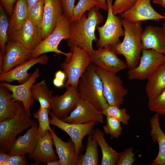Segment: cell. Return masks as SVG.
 Listing matches in <instances>:
<instances>
[{
	"mask_svg": "<svg viewBox=\"0 0 165 165\" xmlns=\"http://www.w3.org/2000/svg\"><path fill=\"white\" fill-rule=\"evenodd\" d=\"M31 93L34 101L39 103L40 107L50 110V99L52 92L49 89L45 79L34 84L31 88Z\"/></svg>",
	"mask_w": 165,
	"mask_h": 165,
	"instance_id": "30",
	"label": "cell"
},
{
	"mask_svg": "<svg viewBox=\"0 0 165 165\" xmlns=\"http://www.w3.org/2000/svg\"><path fill=\"white\" fill-rule=\"evenodd\" d=\"M62 6L63 14L70 20L75 6V0H61Z\"/></svg>",
	"mask_w": 165,
	"mask_h": 165,
	"instance_id": "41",
	"label": "cell"
},
{
	"mask_svg": "<svg viewBox=\"0 0 165 165\" xmlns=\"http://www.w3.org/2000/svg\"><path fill=\"white\" fill-rule=\"evenodd\" d=\"M53 145L52 138L49 130L43 137L39 138L34 151L29 154L28 156L35 161V165L41 163L46 164L49 162L57 160Z\"/></svg>",
	"mask_w": 165,
	"mask_h": 165,
	"instance_id": "22",
	"label": "cell"
},
{
	"mask_svg": "<svg viewBox=\"0 0 165 165\" xmlns=\"http://www.w3.org/2000/svg\"><path fill=\"white\" fill-rule=\"evenodd\" d=\"M121 20L124 30L123 41L110 47L117 55L125 57L127 68H133L138 65L142 53V21L133 22L122 18Z\"/></svg>",
	"mask_w": 165,
	"mask_h": 165,
	"instance_id": "2",
	"label": "cell"
},
{
	"mask_svg": "<svg viewBox=\"0 0 165 165\" xmlns=\"http://www.w3.org/2000/svg\"><path fill=\"white\" fill-rule=\"evenodd\" d=\"M32 58L31 51L19 42L9 40L4 55L0 51V73L7 72Z\"/></svg>",
	"mask_w": 165,
	"mask_h": 165,
	"instance_id": "11",
	"label": "cell"
},
{
	"mask_svg": "<svg viewBox=\"0 0 165 165\" xmlns=\"http://www.w3.org/2000/svg\"><path fill=\"white\" fill-rule=\"evenodd\" d=\"M9 38L31 51L43 40L40 28L28 17L20 29L9 35Z\"/></svg>",
	"mask_w": 165,
	"mask_h": 165,
	"instance_id": "13",
	"label": "cell"
},
{
	"mask_svg": "<svg viewBox=\"0 0 165 165\" xmlns=\"http://www.w3.org/2000/svg\"><path fill=\"white\" fill-rule=\"evenodd\" d=\"M98 143L93 132L88 135L86 150L84 154L78 156L77 165H98L99 160Z\"/></svg>",
	"mask_w": 165,
	"mask_h": 165,
	"instance_id": "29",
	"label": "cell"
},
{
	"mask_svg": "<svg viewBox=\"0 0 165 165\" xmlns=\"http://www.w3.org/2000/svg\"><path fill=\"white\" fill-rule=\"evenodd\" d=\"M99 9L96 6L84 13L80 18L71 22L70 35L67 40V46L70 48L78 46L85 49L90 55L94 50L93 41L97 42L95 28L103 21V17Z\"/></svg>",
	"mask_w": 165,
	"mask_h": 165,
	"instance_id": "1",
	"label": "cell"
},
{
	"mask_svg": "<svg viewBox=\"0 0 165 165\" xmlns=\"http://www.w3.org/2000/svg\"><path fill=\"white\" fill-rule=\"evenodd\" d=\"M149 110L161 115H165V88L156 98L148 100Z\"/></svg>",
	"mask_w": 165,
	"mask_h": 165,
	"instance_id": "37",
	"label": "cell"
},
{
	"mask_svg": "<svg viewBox=\"0 0 165 165\" xmlns=\"http://www.w3.org/2000/svg\"><path fill=\"white\" fill-rule=\"evenodd\" d=\"M103 116L101 112L94 106L80 99L69 115L61 119L71 123L82 124L92 121L103 123H104Z\"/></svg>",
	"mask_w": 165,
	"mask_h": 165,
	"instance_id": "16",
	"label": "cell"
},
{
	"mask_svg": "<svg viewBox=\"0 0 165 165\" xmlns=\"http://www.w3.org/2000/svg\"><path fill=\"white\" fill-rule=\"evenodd\" d=\"M141 42L142 50L151 49L165 55V34L162 28L146 26L142 32Z\"/></svg>",
	"mask_w": 165,
	"mask_h": 165,
	"instance_id": "21",
	"label": "cell"
},
{
	"mask_svg": "<svg viewBox=\"0 0 165 165\" xmlns=\"http://www.w3.org/2000/svg\"><path fill=\"white\" fill-rule=\"evenodd\" d=\"M41 0H26L28 5L34 4Z\"/></svg>",
	"mask_w": 165,
	"mask_h": 165,
	"instance_id": "48",
	"label": "cell"
},
{
	"mask_svg": "<svg viewBox=\"0 0 165 165\" xmlns=\"http://www.w3.org/2000/svg\"><path fill=\"white\" fill-rule=\"evenodd\" d=\"M127 112L125 108H120L117 106L108 105L101 112L104 116L114 117L123 125H127L130 117Z\"/></svg>",
	"mask_w": 165,
	"mask_h": 165,
	"instance_id": "33",
	"label": "cell"
},
{
	"mask_svg": "<svg viewBox=\"0 0 165 165\" xmlns=\"http://www.w3.org/2000/svg\"><path fill=\"white\" fill-rule=\"evenodd\" d=\"M121 123L114 117L106 116V124L103 127L104 132L107 135H110L111 139L118 138L123 130Z\"/></svg>",
	"mask_w": 165,
	"mask_h": 165,
	"instance_id": "34",
	"label": "cell"
},
{
	"mask_svg": "<svg viewBox=\"0 0 165 165\" xmlns=\"http://www.w3.org/2000/svg\"><path fill=\"white\" fill-rule=\"evenodd\" d=\"M29 164L24 155H9L2 165H28Z\"/></svg>",
	"mask_w": 165,
	"mask_h": 165,
	"instance_id": "40",
	"label": "cell"
},
{
	"mask_svg": "<svg viewBox=\"0 0 165 165\" xmlns=\"http://www.w3.org/2000/svg\"><path fill=\"white\" fill-rule=\"evenodd\" d=\"M48 57L45 55L37 57L32 58L9 71L0 74V81L8 83L17 81L20 84L24 82L31 75L32 73L28 72L31 68L38 63L46 65L48 63Z\"/></svg>",
	"mask_w": 165,
	"mask_h": 165,
	"instance_id": "18",
	"label": "cell"
},
{
	"mask_svg": "<svg viewBox=\"0 0 165 165\" xmlns=\"http://www.w3.org/2000/svg\"><path fill=\"white\" fill-rule=\"evenodd\" d=\"M38 128L35 120L33 125L28 130L26 133L15 139L8 154L9 155L31 154L39 138Z\"/></svg>",
	"mask_w": 165,
	"mask_h": 165,
	"instance_id": "20",
	"label": "cell"
},
{
	"mask_svg": "<svg viewBox=\"0 0 165 165\" xmlns=\"http://www.w3.org/2000/svg\"><path fill=\"white\" fill-rule=\"evenodd\" d=\"M152 2L161 6L165 9V0H153Z\"/></svg>",
	"mask_w": 165,
	"mask_h": 165,
	"instance_id": "46",
	"label": "cell"
},
{
	"mask_svg": "<svg viewBox=\"0 0 165 165\" xmlns=\"http://www.w3.org/2000/svg\"><path fill=\"white\" fill-rule=\"evenodd\" d=\"M165 63V55L151 49L142 50L138 65L129 69L128 78L130 80L148 79Z\"/></svg>",
	"mask_w": 165,
	"mask_h": 165,
	"instance_id": "9",
	"label": "cell"
},
{
	"mask_svg": "<svg viewBox=\"0 0 165 165\" xmlns=\"http://www.w3.org/2000/svg\"><path fill=\"white\" fill-rule=\"evenodd\" d=\"M122 18L133 22L153 20L160 21L165 16L158 13L152 6L150 0H137L129 10L120 14Z\"/></svg>",
	"mask_w": 165,
	"mask_h": 165,
	"instance_id": "17",
	"label": "cell"
},
{
	"mask_svg": "<svg viewBox=\"0 0 165 165\" xmlns=\"http://www.w3.org/2000/svg\"><path fill=\"white\" fill-rule=\"evenodd\" d=\"M63 13L61 0H44L41 30L43 40L53 31Z\"/></svg>",
	"mask_w": 165,
	"mask_h": 165,
	"instance_id": "19",
	"label": "cell"
},
{
	"mask_svg": "<svg viewBox=\"0 0 165 165\" xmlns=\"http://www.w3.org/2000/svg\"><path fill=\"white\" fill-rule=\"evenodd\" d=\"M108 6V16L104 25L96 28L99 39L96 46L99 49L111 46L120 42V38L124 37V30L122 28L120 16L114 14L112 10L113 0H106Z\"/></svg>",
	"mask_w": 165,
	"mask_h": 165,
	"instance_id": "7",
	"label": "cell"
},
{
	"mask_svg": "<svg viewBox=\"0 0 165 165\" xmlns=\"http://www.w3.org/2000/svg\"><path fill=\"white\" fill-rule=\"evenodd\" d=\"M39 75V70L37 68L28 80L20 85H12L5 82L1 83L11 91L12 97L15 100L22 103L25 110L30 116L31 107L33 105L34 101L31 93V88Z\"/></svg>",
	"mask_w": 165,
	"mask_h": 165,
	"instance_id": "14",
	"label": "cell"
},
{
	"mask_svg": "<svg viewBox=\"0 0 165 165\" xmlns=\"http://www.w3.org/2000/svg\"><path fill=\"white\" fill-rule=\"evenodd\" d=\"M44 4V0H41L28 6V17L40 28L43 17Z\"/></svg>",
	"mask_w": 165,
	"mask_h": 165,
	"instance_id": "35",
	"label": "cell"
},
{
	"mask_svg": "<svg viewBox=\"0 0 165 165\" xmlns=\"http://www.w3.org/2000/svg\"><path fill=\"white\" fill-rule=\"evenodd\" d=\"M95 6L93 0H79L74 8L70 22H72L78 20L86 11H89Z\"/></svg>",
	"mask_w": 165,
	"mask_h": 165,
	"instance_id": "36",
	"label": "cell"
},
{
	"mask_svg": "<svg viewBox=\"0 0 165 165\" xmlns=\"http://www.w3.org/2000/svg\"><path fill=\"white\" fill-rule=\"evenodd\" d=\"M50 110L40 107L38 110L33 113V116L38 119L39 125L38 128L39 138L45 136L51 128L50 126L49 115Z\"/></svg>",
	"mask_w": 165,
	"mask_h": 165,
	"instance_id": "31",
	"label": "cell"
},
{
	"mask_svg": "<svg viewBox=\"0 0 165 165\" xmlns=\"http://www.w3.org/2000/svg\"><path fill=\"white\" fill-rule=\"evenodd\" d=\"M54 78L64 82L66 77L65 73L63 71L59 70L55 73Z\"/></svg>",
	"mask_w": 165,
	"mask_h": 165,
	"instance_id": "44",
	"label": "cell"
},
{
	"mask_svg": "<svg viewBox=\"0 0 165 165\" xmlns=\"http://www.w3.org/2000/svg\"><path fill=\"white\" fill-rule=\"evenodd\" d=\"M90 56L92 63L112 73L116 74L127 68L126 62L118 57L110 46L94 50Z\"/></svg>",
	"mask_w": 165,
	"mask_h": 165,
	"instance_id": "15",
	"label": "cell"
},
{
	"mask_svg": "<svg viewBox=\"0 0 165 165\" xmlns=\"http://www.w3.org/2000/svg\"><path fill=\"white\" fill-rule=\"evenodd\" d=\"M9 156L8 153L2 151H0V165H2Z\"/></svg>",
	"mask_w": 165,
	"mask_h": 165,
	"instance_id": "45",
	"label": "cell"
},
{
	"mask_svg": "<svg viewBox=\"0 0 165 165\" xmlns=\"http://www.w3.org/2000/svg\"><path fill=\"white\" fill-rule=\"evenodd\" d=\"M95 6L99 9L106 11L108 10V6L106 0H93Z\"/></svg>",
	"mask_w": 165,
	"mask_h": 165,
	"instance_id": "43",
	"label": "cell"
},
{
	"mask_svg": "<svg viewBox=\"0 0 165 165\" xmlns=\"http://www.w3.org/2000/svg\"><path fill=\"white\" fill-rule=\"evenodd\" d=\"M147 80L145 91L149 100L157 97L165 88V63Z\"/></svg>",
	"mask_w": 165,
	"mask_h": 165,
	"instance_id": "26",
	"label": "cell"
},
{
	"mask_svg": "<svg viewBox=\"0 0 165 165\" xmlns=\"http://www.w3.org/2000/svg\"><path fill=\"white\" fill-rule=\"evenodd\" d=\"M163 15L165 16V13H163Z\"/></svg>",
	"mask_w": 165,
	"mask_h": 165,
	"instance_id": "50",
	"label": "cell"
},
{
	"mask_svg": "<svg viewBox=\"0 0 165 165\" xmlns=\"http://www.w3.org/2000/svg\"><path fill=\"white\" fill-rule=\"evenodd\" d=\"M17 0H0L1 5L9 15H11L13 10V6Z\"/></svg>",
	"mask_w": 165,
	"mask_h": 165,
	"instance_id": "42",
	"label": "cell"
},
{
	"mask_svg": "<svg viewBox=\"0 0 165 165\" xmlns=\"http://www.w3.org/2000/svg\"><path fill=\"white\" fill-rule=\"evenodd\" d=\"M30 117L25 110L22 103L18 101L16 116L0 121V151L9 153L17 136L33 125L35 119Z\"/></svg>",
	"mask_w": 165,
	"mask_h": 165,
	"instance_id": "4",
	"label": "cell"
},
{
	"mask_svg": "<svg viewBox=\"0 0 165 165\" xmlns=\"http://www.w3.org/2000/svg\"><path fill=\"white\" fill-rule=\"evenodd\" d=\"M50 123L66 133L74 143L76 153L79 156L83 147L82 140L86 135L92 133L97 123L90 122L82 124L71 123L66 122L55 116L50 111Z\"/></svg>",
	"mask_w": 165,
	"mask_h": 165,
	"instance_id": "10",
	"label": "cell"
},
{
	"mask_svg": "<svg viewBox=\"0 0 165 165\" xmlns=\"http://www.w3.org/2000/svg\"><path fill=\"white\" fill-rule=\"evenodd\" d=\"M11 93L0 83V121L13 118L17 114L18 101L13 98Z\"/></svg>",
	"mask_w": 165,
	"mask_h": 165,
	"instance_id": "25",
	"label": "cell"
},
{
	"mask_svg": "<svg viewBox=\"0 0 165 165\" xmlns=\"http://www.w3.org/2000/svg\"><path fill=\"white\" fill-rule=\"evenodd\" d=\"M70 50V54L60 65L67 78L65 88L70 85L77 87L80 78L91 63L90 54L85 49L75 46Z\"/></svg>",
	"mask_w": 165,
	"mask_h": 165,
	"instance_id": "5",
	"label": "cell"
},
{
	"mask_svg": "<svg viewBox=\"0 0 165 165\" xmlns=\"http://www.w3.org/2000/svg\"><path fill=\"white\" fill-rule=\"evenodd\" d=\"M96 66L90 64L80 78L77 88L80 100L101 112L108 104L104 95L102 82Z\"/></svg>",
	"mask_w": 165,
	"mask_h": 165,
	"instance_id": "3",
	"label": "cell"
},
{
	"mask_svg": "<svg viewBox=\"0 0 165 165\" xmlns=\"http://www.w3.org/2000/svg\"><path fill=\"white\" fill-rule=\"evenodd\" d=\"M26 0H17L9 22L8 35L18 30L28 17Z\"/></svg>",
	"mask_w": 165,
	"mask_h": 165,
	"instance_id": "28",
	"label": "cell"
},
{
	"mask_svg": "<svg viewBox=\"0 0 165 165\" xmlns=\"http://www.w3.org/2000/svg\"><path fill=\"white\" fill-rule=\"evenodd\" d=\"M162 28L163 29L165 34V22L163 24Z\"/></svg>",
	"mask_w": 165,
	"mask_h": 165,
	"instance_id": "49",
	"label": "cell"
},
{
	"mask_svg": "<svg viewBox=\"0 0 165 165\" xmlns=\"http://www.w3.org/2000/svg\"><path fill=\"white\" fill-rule=\"evenodd\" d=\"M9 27L7 17L2 6H0V48L4 55L6 53V45L9 40Z\"/></svg>",
	"mask_w": 165,
	"mask_h": 165,
	"instance_id": "32",
	"label": "cell"
},
{
	"mask_svg": "<svg viewBox=\"0 0 165 165\" xmlns=\"http://www.w3.org/2000/svg\"><path fill=\"white\" fill-rule=\"evenodd\" d=\"M63 13L60 17L53 31L35 49L31 51L32 58L39 57L44 53L54 52L67 57L69 53L63 52L58 49V46L63 39L67 40L70 33L71 22Z\"/></svg>",
	"mask_w": 165,
	"mask_h": 165,
	"instance_id": "6",
	"label": "cell"
},
{
	"mask_svg": "<svg viewBox=\"0 0 165 165\" xmlns=\"http://www.w3.org/2000/svg\"><path fill=\"white\" fill-rule=\"evenodd\" d=\"M47 165H61V163L59 160H52L46 164Z\"/></svg>",
	"mask_w": 165,
	"mask_h": 165,
	"instance_id": "47",
	"label": "cell"
},
{
	"mask_svg": "<svg viewBox=\"0 0 165 165\" xmlns=\"http://www.w3.org/2000/svg\"><path fill=\"white\" fill-rule=\"evenodd\" d=\"M77 87L69 86L62 95L51 96L50 111L57 118L62 119L66 117L76 107L80 99Z\"/></svg>",
	"mask_w": 165,
	"mask_h": 165,
	"instance_id": "12",
	"label": "cell"
},
{
	"mask_svg": "<svg viewBox=\"0 0 165 165\" xmlns=\"http://www.w3.org/2000/svg\"><path fill=\"white\" fill-rule=\"evenodd\" d=\"M133 148L126 149L119 153L116 163V165H131L134 162L135 158L134 157Z\"/></svg>",
	"mask_w": 165,
	"mask_h": 165,
	"instance_id": "39",
	"label": "cell"
},
{
	"mask_svg": "<svg viewBox=\"0 0 165 165\" xmlns=\"http://www.w3.org/2000/svg\"><path fill=\"white\" fill-rule=\"evenodd\" d=\"M137 0H115L112 6V10L114 15L121 14L130 9Z\"/></svg>",
	"mask_w": 165,
	"mask_h": 165,
	"instance_id": "38",
	"label": "cell"
},
{
	"mask_svg": "<svg viewBox=\"0 0 165 165\" xmlns=\"http://www.w3.org/2000/svg\"><path fill=\"white\" fill-rule=\"evenodd\" d=\"M159 115L156 113L150 120V135L153 142H157L159 146L158 153L152 165H165V134L160 126Z\"/></svg>",
	"mask_w": 165,
	"mask_h": 165,
	"instance_id": "24",
	"label": "cell"
},
{
	"mask_svg": "<svg viewBox=\"0 0 165 165\" xmlns=\"http://www.w3.org/2000/svg\"><path fill=\"white\" fill-rule=\"evenodd\" d=\"M51 135L53 145L56 148L61 165H77L78 156L75 146L70 138L67 142L63 141L57 136L53 129L49 130Z\"/></svg>",
	"mask_w": 165,
	"mask_h": 165,
	"instance_id": "23",
	"label": "cell"
},
{
	"mask_svg": "<svg viewBox=\"0 0 165 165\" xmlns=\"http://www.w3.org/2000/svg\"><path fill=\"white\" fill-rule=\"evenodd\" d=\"M94 136L102 152L101 165H116L119 153L111 147L106 141L103 132L97 127L93 132Z\"/></svg>",
	"mask_w": 165,
	"mask_h": 165,
	"instance_id": "27",
	"label": "cell"
},
{
	"mask_svg": "<svg viewBox=\"0 0 165 165\" xmlns=\"http://www.w3.org/2000/svg\"><path fill=\"white\" fill-rule=\"evenodd\" d=\"M96 70L103 86V94L108 104L119 107L123 104L124 97L128 93L120 77L96 66Z\"/></svg>",
	"mask_w": 165,
	"mask_h": 165,
	"instance_id": "8",
	"label": "cell"
}]
</instances>
